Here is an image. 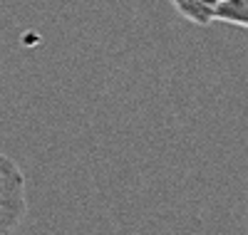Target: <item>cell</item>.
<instances>
[{"instance_id": "cell-3", "label": "cell", "mask_w": 248, "mask_h": 235, "mask_svg": "<svg viewBox=\"0 0 248 235\" xmlns=\"http://www.w3.org/2000/svg\"><path fill=\"white\" fill-rule=\"evenodd\" d=\"M214 23H226L248 30V0H223L214 15Z\"/></svg>"}, {"instance_id": "cell-1", "label": "cell", "mask_w": 248, "mask_h": 235, "mask_svg": "<svg viewBox=\"0 0 248 235\" xmlns=\"http://www.w3.org/2000/svg\"><path fill=\"white\" fill-rule=\"evenodd\" d=\"M28 210L25 174L8 154L0 151V235H13Z\"/></svg>"}, {"instance_id": "cell-2", "label": "cell", "mask_w": 248, "mask_h": 235, "mask_svg": "<svg viewBox=\"0 0 248 235\" xmlns=\"http://www.w3.org/2000/svg\"><path fill=\"white\" fill-rule=\"evenodd\" d=\"M221 3L223 0H171V5L176 8L181 17H186L189 23L201 25V28L214 23V15Z\"/></svg>"}]
</instances>
